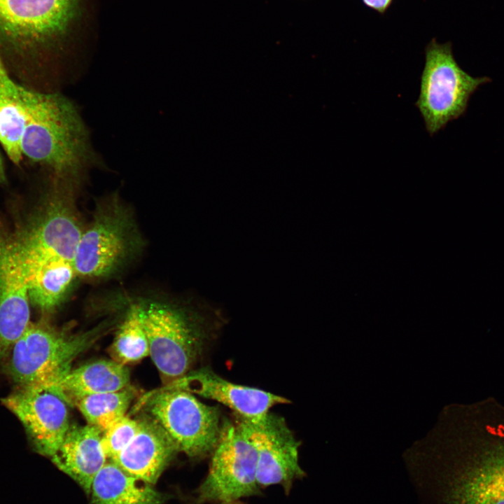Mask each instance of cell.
<instances>
[{"label":"cell","mask_w":504,"mask_h":504,"mask_svg":"<svg viewBox=\"0 0 504 504\" xmlns=\"http://www.w3.org/2000/svg\"><path fill=\"white\" fill-rule=\"evenodd\" d=\"M222 504H241L239 501L228 502Z\"/></svg>","instance_id":"obj_27"},{"label":"cell","mask_w":504,"mask_h":504,"mask_svg":"<svg viewBox=\"0 0 504 504\" xmlns=\"http://www.w3.org/2000/svg\"><path fill=\"white\" fill-rule=\"evenodd\" d=\"M419 98L415 106L426 130L433 136L448 122L463 115L471 95L489 77H473L456 61L450 43L432 40L426 48Z\"/></svg>","instance_id":"obj_3"},{"label":"cell","mask_w":504,"mask_h":504,"mask_svg":"<svg viewBox=\"0 0 504 504\" xmlns=\"http://www.w3.org/2000/svg\"><path fill=\"white\" fill-rule=\"evenodd\" d=\"M243 421L256 449L260 488L280 485L288 493L293 482L304 476L299 464V442L279 415L269 412L257 422Z\"/></svg>","instance_id":"obj_10"},{"label":"cell","mask_w":504,"mask_h":504,"mask_svg":"<svg viewBox=\"0 0 504 504\" xmlns=\"http://www.w3.org/2000/svg\"><path fill=\"white\" fill-rule=\"evenodd\" d=\"M5 181V173L4 170V167L2 164V161L0 157V183H3Z\"/></svg>","instance_id":"obj_25"},{"label":"cell","mask_w":504,"mask_h":504,"mask_svg":"<svg viewBox=\"0 0 504 504\" xmlns=\"http://www.w3.org/2000/svg\"><path fill=\"white\" fill-rule=\"evenodd\" d=\"M223 420L209 472L197 490V503L238 501L260 493L257 451L242 419Z\"/></svg>","instance_id":"obj_6"},{"label":"cell","mask_w":504,"mask_h":504,"mask_svg":"<svg viewBox=\"0 0 504 504\" xmlns=\"http://www.w3.org/2000/svg\"><path fill=\"white\" fill-rule=\"evenodd\" d=\"M134 395V391L128 386L120 391L86 396L79 400L76 407L88 424L103 433L125 416Z\"/></svg>","instance_id":"obj_20"},{"label":"cell","mask_w":504,"mask_h":504,"mask_svg":"<svg viewBox=\"0 0 504 504\" xmlns=\"http://www.w3.org/2000/svg\"><path fill=\"white\" fill-rule=\"evenodd\" d=\"M175 381L173 387L217 401L251 422L263 419L272 407L290 402L259 388L230 382L208 368L189 371Z\"/></svg>","instance_id":"obj_13"},{"label":"cell","mask_w":504,"mask_h":504,"mask_svg":"<svg viewBox=\"0 0 504 504\" xmlns=\"http://www.w3.org/2000/svg\"><path fill=\"white\" fill-rule=\"evenodd\" d=\"M20 85L10 77L0 57V142L8 158L20 162L21 138L25 122Z\"/></svg>","instance_id":"obj_19"},{"label":"cell","mask_w":504,"mask_h":504,"mask_svg":"<svg viewBox=\"0 0 504 504\" xmlns=\"http://www.w3.org/2000/svg\"><path fill=\"white\" fill-rule=\"evenodd\" d=\"M26 270L14 237L0 229V359L30 324Z\"/></svg>","instance_id":"obj_11"},{"label":"cell","mask_w":504,"mask_h":504,"mask_svg":"<svg viewBox=\"0 0 504 504\" xmlns=\"http://www.w3.org/2000/svg\"><path fill=\"white\" fill-rule=\"evenodd\" d=\"M19 89L25 116L22 156L70 178L95 162L87 128L70 100L22 85Z\"/></svg>","instance_id":"obj_1"},{"label":"cell","mask_w":504,"mask_h":504,"mask_svg":"<svg viewBox=\"0 0 504 504\" xmlns=\"http://www.w3.org/2000/svg\"><path fill=\"white\" fill-rule=\"evenodd\" d=\"M67 196L60 193L49 200L28 227L15 236L17 241L41 255L74 263L83 230Z\"/></svg>","instance_id":"obj_12"},{"label":"cell","mask_w":504,"mask_h":504,"mask_svg":"<svg viewBox=\"0 0 504 504\" xmlns=\"http://www.w3.org/2000/svg\"><path fill=\"white\" fill-rule=\"evenodd\" d=\"M146 408L178 451L196 458L214 451L223 422L217 407L204 404L192 393L172 386L150 397Z\"/></svg>","instance_id":"obj_7"},{"label":"cell","mask_w":504,"mask_h":504,"mask_svg":"<svg viewBox=\"0 0 504 504\" xmlns=\"http://www.w3.org/2000/svg\"><path fill=\"white\" fill-rule=\"evenodd\" d=\"M15 241L26 270L30 302L43 311L55 309L77 276L74 263L42 256Z\"/></svg>","instance_id":"obj_16"},{"label":"cell","mask_w":504,"mask_h":504,"mask_svg":"<svg viewBox=\"0 0 504 504\" xmlns=\"http://www.w3.org/2000/svg\"><path fill=\"white\" fill-rule=\"evenodd\" d=\"M1 402L21 422L34 449L51 458L70 427L66 402L50 388L20 386Z\"/></svg>","instance_id":"obj_9"},{"label":"cell","mask_w":504,"mask_h":504,"mask_svg":"<svg viewBox=\"0 0 504 504\" xmlns=\"http://www.w3.org/2000/svg\"><path fill=\"white\" fill-rule=\"evenodd\" d=\"M140 315L149 356L161 375L175 381L190 371L208 340L210 318L159 302L140 304Z\"/></svg>","instance_id":"obj_2"},{"label":"cell","mask_w":504,"mask_h":504,"mask_svg":"<svg viewBox=\"0 0 504 504\" xmlns=\"http://www.w3.org/2000/svg\"><path fill=\"white\" fill-rule=\"evenodd\" d=\"M91 504H163L164 496L153 484L139 479L108 461L94 477Z\"/></svg>","instance_id":"obj_18"},{"label":"cell","mask_w":504,"mask_h":504,"mask_svg":"<svg viewBox=\"0 0 504 504\" xmlns=\"http://www.w3.org/2000/svg\"><path fill=\"white\" fill-rule=\"evenodd\" d=\"M178 451L167 433L148 416L139 419L134 438L111 461L127 474L155 484Z\"/></svg>","instance_id":"obj_14"},{"label":"cell","mask_w":504,"mask_h":504,"mask_svg":"<svg viewBox=\"0 0 504 504\" xmlns=\"http://www.w3.org/2000/svg\"><path fill=\"white\" fill-rule=\"evenodd\" d=\"M78 0H0V46L31 52L57 41L72 23Z\"/></svg>","instance_id":"obj_8"},{"label":"cell","mask_w":504,"mask_h":504,"mask_svg":"<svg viewBox=\"0 0 504 504\" xmlns=\"http://www.w3.org/2000/svg\"><path fill=\"white\" fill-rule=\"evenodd\" d=\"M113 360L122 365L150 355L149 342L140 315V305L133 304L109 349Z\"/></svg>","instance_id":"obj_21"},{"label":"cell","mask_w":504,"mask_h":504,"mask_svg":"<svg viewBox=\"0 0 504 504\" xmlns=\"http://www.w3.org/2000/svg\"><path fill=\"white\" fill-rule=\"evenodd\" d=\"M497 436L504 438V430L497 428Z\"/></svg>","instance_id":"obj_26"},{"label":"cell","mask_w":504,"mask_h":504,"mask_svg":"<svg viewBox=\"0 0 504 504\" xmlns=\"http://www.w3.org/2000/svg\"><path fill=\"white\" fill-rule=\"evenodd\" d=\"M130 372L114 360H98L65 372L50 389L67 405L76 406L82 398L113 392L129 386Z\"/></svg>","instance_id":"obj_17"},{"label":"cell","mask_w":504,"mask_h":504,"mask_svg":"<svg viewBox=\"0 0 504 504\" xmlns=\"http://www.w3.org/2000/svg\"><path fill=\"white\" fill-rule=\"evenodd\" d=\"M486 431L493 435H497V428L491 426V425L486 426Z\"/></svg>","instance_id":"obj_24"},{"label":"cell","mask_w":504,"mask_h":504,"mask_svg":"<svg viewBox=\"0 0 504 504\" xmlns=\"http://www.w3.org/2000/svg\"><path fill=\"white\" fill-rule=\"evenodd\" d=\"M96 336L95 331L66 336L30 323L4 358L6 372L17 386L49 388L71 369L73 360Z\"/></svg>","instance_id":"obj_5"},{"label":"cell","mask_w":504,"mask_h":504,"mask_svg":"<svg viewBox=\"0 0 504 504\" xmlns=\"http://www.w3.org/2000/svg\"><path fill=\"white\" fill-rule=\"evenodd\" d=\"M139 428V419L124 416L102 433L105 454L112 461L132 440Z\"/></svg>","instance_id":"obj_22"},{"label":"cell","mask_w":504,"mask_h":504,"mask_svg":"<svg viewBox=\"0 0 504 504\" xmlns=\"http://www.w3.org/2000/svg\"><path fill=\"white\" fill-rule=\"evenodd\" d=\"M97 428L70 426L61 445L51 457L53 463L74 479L87 494L92 481L108 461Z\"/></svg>","instance_id":"obj_15"},{"label":"cell","mask_w":504,"mask_h":504,"mask_svg":"<svg viewBox=\"0 0 504 504\" xmlns=\"http://www.w3.org/2000/svg\"><path fill=\"white\" fill-rule=\"evenodd\" d=\"M368 6L379 11L384 12L390 4L391 0H363Z\"/></svg>","instance_id":"obj_23"},{"label":"cell","mask_w":504,"mask_h":504,"mask_svg":"<svg viewBox=\"0 0 504 504\" xmlns=\"http://www.w3.org/2000/svg\"><path fill=\"white\" fill-rule=\"evenodd\" d=\"M141 243L127 209L111 199L101 204L83 230L74 261L77 276L95 279L115 274L136 255Z\"/></svg>","instance_id":"obj_4"}]
</instances>
